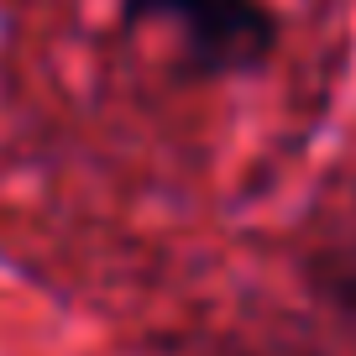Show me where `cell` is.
Here are the masks:
<instances>
[{
	"mask_svg": "<svg viewBox=\"0 0 356 356\" xmlns=\"http://www.w3.org/2000/svg\"><path fill=\"white\" fill-rule=\"evenodd\" d=\"M126 16L173 26L189 68L200 74L257 68L278 42V22L262 0H126Z\"/></svg>",
	"mask_w": 356,
	"mask_h": 356,
	"instance_id": "cell-1",
	"label": "cell"
}]
</instances>
